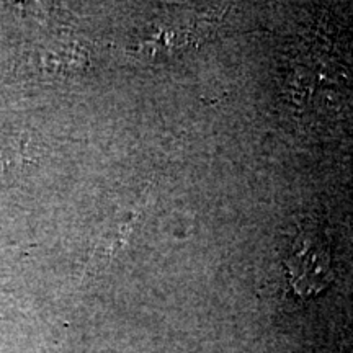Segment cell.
I'll list each match as a JSON object with an SVG mask.
<instances>
[{
	"instance_id": "obj_1",
	"label": "cell",
	"mask_w": 353,
	"mask_h": 353,
	"mask_svg": "<svg viewBox=\"0 0 353 353\" xmlns=\"http://www.w3.org/2000/svg\"><path fill=\"white\" fill-rule=\"evenodd\" d=\"M286 272L299 296H314L329 285L330 252L319 232L303 231L294 239L286 257Z\"/></svg>"
}]
</instances>
